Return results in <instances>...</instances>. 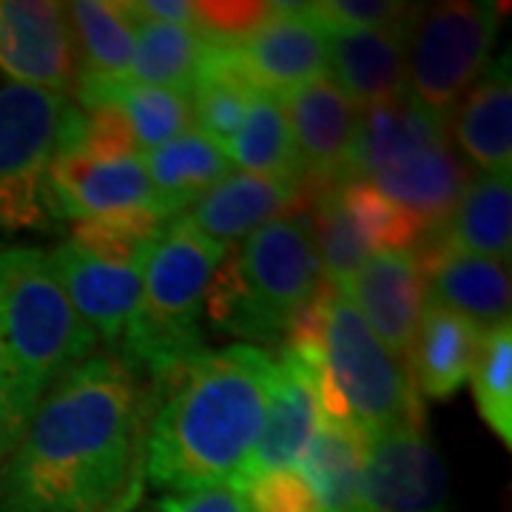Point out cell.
I'll return each mask as SVG.
<instances>
[{"mask_svg":"<svg viewBox=\"0 0 512 512\" xmlns=\"http://www.w3.org/2000/svg\"><path fill=\"white\" fill-rule=\"evenodd\" d=\"M137 387L89 356L37 404L0 473V512H109L134 478Z\"/></svg>","mask_w":512,"mask_h":512,"instance_id":"obj_1","label":"cell"},{"mask_svg":"<svg viewBox=\"0 0 512 512\" xmlns=\"http://www.w3.org/2000/svg\"><path fill=\"white\" fill-rule=\"evenodd\" d=\"M148 427L146 476L154 487H237L265 430L276 362L262 348L200 350L177 373Z\"/></svg>","mask_w":512,"mask_h":512,"instance_id":"obj_2","label":"cell"},{"mask_svg":"<svg viewBox=\"0 0 512 512\" xmlns=\"http://www.w3.org/2000/svg\"><path fill=\"white\" fill-rule=\"evenodd\" d=\"M94 345L49 251L0 248V453L15 447L43 396L86 362Z\"/></svg>","mask_w":512,"mask_h":512,"instance_id":"obj_3","label":"cell"},{"mask_svg":"<svg viewBox=\"0 0 512 512\" xmlns=\"http://www.w3.org/2000/svg\"><path fill=\"white\" fill-rule=\"evenodd\" d=\"M322 288V268L305 211L256 228L214 271L202 316L220 330L262 345L282 342L291 322Z\"/></svg>","mask_w":512,"mask_h":512,"instance_id":"obj_4","label":"cell"},{"mask_svg":"<svg viewBox=\"0 0 512 512\" xmlns=\"http://www.w3.org/2000/svg\"><path fill=\"white\" fill-rule=\"evenodd\" d=\"M353 180L373 185L436 234L470 180L450 143L447 120L407 92L359 109Z\"/></svg>","mask_w":512,"mask_h":512,"instance_id":"obj_5","label":"cell"},{"mask_svg":"<svg viewBox=\"0 0 512 512\" xmlns=\"http://www.w3.org/2000/svg\"><path fill=\"white\" fill-rule=\"evenodd\" d=\"M308 359L322 416L350 421L367 439L390 430H424V399L410 367L367 328L348 293H333L316 345H282Z\"/></svg>","mask_w":512,"mask_h":512,"instance_id":"obj_6","label":"cell"},{"mask_svg":"<svg viewBox=\"0 0 512 512\" xmlns=\"http://www.w3.org/2000/svg\"><path fill=\"white\" fill-rule=\"evenodd\" d=\"M228 254L188 217L174 220L143 256V299L117 356L131 373L174 376L202 350V302Z\"/></svg>","mask_w":512,"mask_h":512,"instance_id":"obj_7","label":"cell"},{"mask_svg":"<svg viewBox=\"0 0 512 512\" xmlns=\"http://www.w3.org/2000/svg\"><path fill=\"white\" fill-rule=\"evenodd\" d=\"M83 111L66 94L20 83L0 86V231H52L49 168L72 151Z\"/></svg>","mask_w":512,"mask_h":512,"instance_id":"obj_8","label":"cell"},{"mask_svg":"<svg viewBox=\"0 0 512 512\" xmlns=\"http://www.w3.org/2000/svg\"><path fill=\"white\" fill-rule=\"evenodd\" d=\"M498 20L501 6L484 0H447L421 12L416 6L404 32L407 92L447 120L484 72Z\"/></svg>","mask_w":512,"mask_h":512,"instance_id":"obj_9","label":"cell"},{"mask_svg":"<svg viewBox=\"0 0 512 512\" xmlns=\"http://www.w3.org/2000/svg\"><path fill=\"white\" fill-rule=\"evenodd\" d=\"M0 72L20 86L74 92L80 63L66 3L0 0Z\"/></svg>","mask_w":512,"mask_h":512,"instance_id":"obj_10","label":"cell"},{"mask_svg":"<svg viewBox=\"0 0 512 512\" xmlns=\"http://www.w3.org/2000/svg\"><path fill=\"white\" fill-rule=\"evenodd\" d=\"M302 171V191L353 180L359 109L330 77L279 94Z\"/></svg>","mask_w":512,"mask_h":512,"instance_id":"obj_11","label":"cell"},{"mask_svg":"<svg viewBox=\"0 0 512 512\" xmlns=\"http://www.w3.org/2000/svg\"><path fill=\"white\" fill-rule=\"evenodd\" d=\"M447 495V467L424 430L404 427L367 439L365 512H447Z\"/></svg>","mask_w":512,"mask_h":512,"instance_id":"obj_12","label":"cell"},{"mask_svg":"<svg viewBox=\"0 0 512 512\" xmlns=\"http://www.w3.org/2000/svg\"><path fill=\"white\" fill-rule=\"evenodd\" d=\"M57 279L72 299L77 316L89 325L94 339L120 348L137 319L143 299V259L123 262L89 254L72 239L52 251Z\"/></svg>","mask_w":512,"mask_h":512,"instance_id":"obj_13","label":"cell"},{"mask_svg":"<svg viewBox=\"0 0 512 512\" xmlns=\"http://www.w3.org/2000/svg\"><path fill=\"white\" fill-rule=\"evenodd\" d=\"M49 188L57 220L72 225L146 208L163 211L148 180L143 154L89 157L83 151H63L49 168Z\"/></svg>","mask_w":512,"mask_h":512,"instance_id":"obj_14","label":"cell"},{"mask_svg":"<svg viewBox=\"0 0 512 512\" xmlns=\"http://www.w3.org/2000/svg\"><path fill=\"white\" fill-rule=\"evenodd\" d=\"M353 308L362 313L373 336L399 362H410V350L427 308V288L416 251H376L353 276L348 288ZM410 367V365H407Z\"/></svg>","mask_w":512,"mask_h":512,"instance_id":"obj_15","label":"cell"},{"mask_svg":"<svg viewBox=\"0 0 512 512\" xmlns=\"http://www.w3.org/2000/svg\"><path fill=\"white\" fill-rule=\"evenodd\" d=\"M237 52L256 86L276 97L328 77V32L305 3H274L271 15L239 40Z\"/></svg>","mask_w":512,"mask_h":512,"instance_id":"obj_16","label":"cell"},{"mask_svg":"<svg viewBox=\"0 0 512 512\" xmlns=\"http://www.w3.org/2000/svg\"><path fill=\"white\" fill-rule=\"evenodd\" d=\"M427 302L470 319L481 333L510 322V265L490 256L467 254L436 237L419 242Z\"/></svg>","mask_w":512,"mask_h":512,"instance_id":"obj_17","label":"cell"},{"mask_svg":"<svg viewBox=\"0 0 512 512\" xmlns=\"http://www.w3.org/2000/svg\"><path fill=\"white\" fill-rule=\"evenodd\" d=\"M319 416L322 410L308 359L296 350L282 348V359L276 362V382L268 402L265 430L251 456L245 481L274 470H296L308 453Z\"/></svg>","mask_w":512,"mask_h":512,"instance_id":"obj_18","label":"cell"},{"mask_svg":"<svg viewBox=\"0 0 512 512\" xmlns=\"http://www.w3.org/2000/svg\"><path fill=\"white\" fill-rule=\"evenodd\" d=\"M291 211H302V185L237 171L202 194L183 217L211 242L228 248Z\"/></svg>","mask_w":512,"mask_h":512,"instance_id":"obj_19","label":"cell"},{"mask_svg":"<svg viewBox=\"0 0 512 512\" xmlns=\"http://www.w3.org/2000/svg\"><path fill=\"white\" fill-rule=\"evenodd\" d=\"M453 137L481 174H507L512 168V77L510 55L498 57L478 74V83L458 100Z\"/></svg>","mask_w":512,"mask_h":512,"instance_id":"obj_20","label":"cell"},{"mask_svg":"<svg viewBox=\"0 0 512 512\" xmlns=\"http://www.w3.org/2000/svg\"><path fill=\"white\" fill-rule=\"evenodd\" d=\"M328 77L356 109L407 94L404 32H328Z\"/></svg>","mask_w":512,"mask_h":512,"instance_id":"obj_21","label":"cell"},{"mask_svg":"<svg viewBox=\"0 0 512 512\" xmlns=\"http://www.w3.org/2000/svg\"><path fill=\"white\" fill-rule=\"evenodd\" d=\"M484 333L464 316L427 302L419 333L410 350V376L419 396L447 402L467 384Z\"/></svg>","mask_w":512,"mask_h":512,"instance_id":"obj_22","label":"cell"},{"mask_svg":"<svg viewBox=\"0 0 512 512\" xmlns=\"http://www.w3.org/2000/svg\"><path fill=\"white\" fill-rule=\"evenodd\" d=\"M143 163L168 220H180L202 194H208L222 177L231 174L234 165L217 140H211L194 126L143 154Z\"/></svg>","mask_w":512,"mask_h":512,"instance_id":"obj_23","label":"cell"},{"mask_svg":"<svg viewBox=\"0 0 512 512\" xmlns=\"http://www.w3.org/2000/svg\"><path fill=\"white\" fill-rule=\"evenodd\" d=\"M436 237L467 254L490 256L510 265L512 254V185L507 174H481L470 177L456 208L441 225Z\"/></svg>","mask_w":512,"mask_h":512,"instance_id":"obj_24","label":"cell"},{"mask_svg":"<svg viewBox=\"0 0 512 512\" xmlns=\"http://www.w3.org/2000/svg\"><path fill=\"white\" fill-rule=\"evenodd\" d=\"M256 92L262 89L242 63L237 46L208 43L188 89L194 128H200L202 134L225 148L242 126V117Z\"/></svg>","mask_w":512,"mask_h":512,"instance_id":"obj_25","label":"cell"},{"mask_svg":"<svg viewBox=\"0 0 512 512\" xmlns=\"http://www.w3.org/2000/svg\"><path fill=\"white\" fill-rule=\"evenodd\" d=\"M367 436L350 421L319 416L299 473L308 478L322 512H365L362 507V464Z\"/></svg>","mask_w":512,"mask_h":512,"instance_id":"obj_26","label":"cell"},{"mask_svg":"<svg viewBox=\"0 0 512 512\" xmlns=\"http://www.w3.org/2000/svg\"><path fill=\"white\" fill-rule=\"evenodd\" d=\"M77 106L106 100L117 106L126 117L128 128L134 134V143L140 151H154L168 140L180 137L183 131L194 126L191 120V100L185 92H168V89H151L137 86L131 80H92L77 77Z\"/></svg>","mask_w":512,"mask_h":512,"instance_id":"obj_27","label":"cell"},{"mask_svg":"<svg viewBox=\"0 0 512 512\" xmlns=\"http://www.w3.org/2000/svg\"><path fill=\"white\" fill-rule=\"evenodd\" d=\"M66 15L72 23L80 77L117 83L128 80L134 60V23L123 3L77 0L66 3Z\"/></svg>","mask_w":512,"mask_h":512,"instance_id":"obj_28","label":"cell"},{"mask_svg":"<svg viewBox=\"0 0 512 512\" xmlns=\"http://www.w3.org/2000/svg\"><path fill=\"white\" fill-rule=\"evenodd\" d=\"M231 163L242 165L248 174L274 177L285 183L302 185L299 157L293 148V134L279 97L271 92H256L242 117L234 140L225 146Z\"/></svg>","mask_w":512,"mask_h":512,"instance_id":"obj_29","label":"cell"},{"mask_svg":"<svg viewBox=\"0 0 512 512\" xmlns=\"http://www.w3.org/2000/svg\"><path fill=\"white\" fill-rule=\"evenodd\" d=\"M134 23V60L128 80L137 86L185 92L194 83L208 40L188 26L131 20Z\"/></svg>","mask_w":512,"mask_h":512,"instance_id":"obj_30","label":"cell"},{"mask_svg":"<svg viewBox=\"0 0 512 512\" xmlns=\"http://www.w3.org/2000/svg\"><path fill=\"white\" fill-rule=\"evenodd\" d=\"M339 202L353 222L356 234L365 239L370 254L376 251H410L427 237L421 222L410 217L404 208L387 200L382 191L362 180H348L336 188Z\"/></svg>","mask_w":512,"mask_h":512,"instance_id":"obj_31","label":"cell"},{"mask_svg":"<svg viewBox=\"0 0 512 512\" xmlns=\"http://www.w3.org/2000/svg\"><path fill=\"white\" fill-rule=\"evenodd\" d=\"M481 419L504 444L512 441V330L510 322L484 333L470 373Z\"/></svg>","mask_w":512,"mask_h":512,"instance_id":"obj_32","label":"cell"},{"mask_svg":"<svg viewBox=\"0 0 512 512\" xmlns=\"http://www.w3.org/2000/svg\"><path fill=\"white\" fill-rule=\"evenodd\" d=\"M305 9L325 32H407L416 12L399 0H319Z\"/></svg>","mask_w":512,"mask_h":512,"instance_id":"obj_33","label":"cell"},{"mask_svg":"<svg viewBox=\"0 0 512 512\" xmlns=\"http://www.w3.org/2000/svg\"><path fill=\"white\" fill-rule=\"evenodd\" d=\"M248 512H322L308 478L296 470H274L245 481L242 487Z\"/></svg>","mask_w":512,"mask_h":512,"instance_id":"obj_34","label":"cell"},{"mask_svg":"<svg viewBox=\"0 0 512 512\" xmlns=\"http://www.w3.org/2000/svg\"><path fill=\"white\" fill-rule=\"evenodd\" d=\"M274 3H194V29L208 43L237 46L271 15Z\"/></svg>","mask_w":512,"mask_h":512,"instance_id":"obj_35","label":"cell"},{"mask_svg":"<svg viewBox=\"0 0 512 512\" xmlns=\"http://www.w3.org/2000/svg\"><path fill=\"white\" fill-rule=\"evenodd\" d=\"M137 512H248L245 495L237 487H200L157 495Z\"/></svg>","mask_w":512,"mask_h":512,"instance_id":"obj_36","label":"cell"},{"mask_svg":"<svg viewBox=\"0 0 512 512\" xmlns=\"http://www.w3.org/2000/svg\"><path fill=\"white\" fill-rule=\"evenodd\" d=\"M140 490H143V484H140V476L134 473L131 484L126 487V493L120 495V501H117V504H114L109 512H134L137 510V498H140Z\"/></svg>","mask_w":512,"mask_h":512,"instance_id":"obj_37","label":"cell"}]
</instances>
